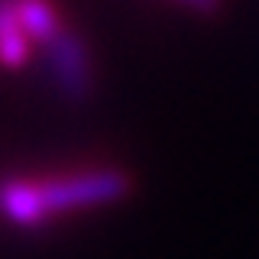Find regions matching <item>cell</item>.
I'll use <instances>...</instances> for the list:
<instances>
[{
  "label": "cell",
  "instance_id": "cell-1",
  "mask_svg": "<svg viewBox=\"0 0 259 259\" xmlns=\"http://www.w3.org/2000/svg\"><path fill=\"white\" fill-rule=\"evenodd\" d=\"M130 178L120 168H91L78 175L46 178H4L0 182V214L16 227H42L49 217L68 214V210L104 207L126 198Z\"/></svg>",
  "mask_w": 259,
  "mask_h": 259
},
{
  "label": "cell",
  "instance_id": "cell-2",
  "mask_svg": "<svg viewBox=\"0 0 259 259\" xmlns=\"http://www.w3.org/2000/svg\"><path fill=\"white\" fill-rule=\"evenodd\" d=\"M46 59L52 68V81L59 88L62 97L68 101H88L94 91V71H91V59L88 49L81 42V36H75L71 29H62L52 42L46 46Z\"/></svg>",
  "mask_w": 259,
  "mask_h": 259
},
{
  "label": "cell",
  "instance_id": "cell-3",
  "mask_svg": "<svg viewBox=\"0 0 259 259\" xmlns=\"http://www.w3.org/2000/svg\"><path fill=\"white\" fill-rule=\"evenodd\" d=\"M29 42L16 13V0H0V65L4 68H20L29 59Z\"/></svg>",
  "mask_w": 259,
  "mask_h": 259
},
{
  "label": "cell",
  "instance_id": "cell-4",
  "mask_svg": "<svg viewBox=\"0 0 259 259\" xmlns=\"http://www.w3.org/2000/svg\"><path fill=\"white\" fill-rule=\"evenodd\" d=\"M16 13H20V23H23V29H26V36L32 42L49 46L62 32L59 16H55L49 0H16Z\"/></svg>",
  "mask_w": 259,
  "mask_h": 259
},
{
  "label": "cell",
  "instance_id": "cell-5",
  "mask_svg": "<svg viewBox=\"0 0 259 259\" xmlns=\"http://www.w3.org/2000/svg\"><path fill=\"white\" fill-rule=\"evenodd\" d=\"M178 4L191 7V10H198V13H217V7H221V0H178Z\"/></svg>",
  "mask_w": 259,
  "mask_h": 259
}]
</instances>
